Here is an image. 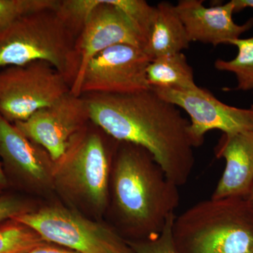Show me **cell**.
Instances as JSON below:
<instances>
[{"instance_id": "6da1fadb", "label": "cell", "mask_w": 253, "mask_h": 253, "mask_svg": "<svg viewBox=\"0 0 253 253\" xmlns=\"http://www.w3.org/2000/svg\"><path fill=\"white\" fill-rule=\"evenodd\" d=\"M89 121L119 142L141 146L152 155L168 179L185 185L192 174L196 147L189 120L151 88L129 94L82 95Z\"/></svg>"}, {"instance_id": "7a4b0ae2", "label": "cell", "mask_w": 253, "mask_h": 253, "mask_svg": "<svg viewBox=\"0 0 253 253\" xmlns=\"http://www.w3.org/2000/svg\"><path fill=\"white\" fill-rule=\"evenodd\" d=\"M113 154L109 206L116 229L127 241L158 235L180 202L179 186L147 150L119 142Z\"/></svg>"}, {"instance_id": "3957f363", "label": "cell", "mask_w": 253, "mask_h": 253, "mask_svg": "<svg viewBox=\"0 0 253 253\" xmlns=\"http://www.w3.org/2000/svg\"><path fill=\"white\" fill-rule=\"evenodd\" d=\"M172 235L181 253H253V202L236 197L200 201L175 216Z\"/></svg>"}, {"instance_id": "277c9868", "label": "cell", "mask_w": 253, "mask_h": 253, "mask_svg": "<svg viewBox=\"0 0 253 253\" xmlns=\"http://www.w3.org/2000/svg\"><path fill=\"white\" fill-rule=\"evenodd\" d=\"M58 8L26 15L0 33V67L45 61L66 78L71 88L79 71V34Z\"/></svg>"}, {"instance_id": "5b68a950", "label": "cell", "mask_w": 253, "mask_h": 253, "mask_svg": "<svg viewBox=\"0 0 253 253\" xmlns=\"http://www.w3.org/2000/svg\"><path fill=\"white\" fill-rule=\"evenodd\" d=\"M113 157L99 133L84 126L55 162L54 189L71 204L102 216L109 206Z\"/></svg>"}, {"instance_id": "8992f818", "label": "cell", "mask_w": 253, "mask_h": 253, "mask_svg": "<svg viewBox=\"0 0 253 253\" xmlns=\"http://www.w3.org/2000/svg\"><path fill=\"white\" fill-rule=\"evenodd\" d=\"M46 242L79 253H133L111 226L64 206H44L15 218Z\"/></svg>"}, {"instance_id": "52a82bcc", "label": "cell", "mask_w": 253, "mask_h": 253, "mask_svg": "<svg viewBox=\"0 0 253 253\" xmlns=\"http://www.w3.org/2000/svg\"><path fill=\"white\" fill-rule=\"evenodd\" d=\"M71 91L66 78L45 61L0 71V115L9 123L23 121Z\"/></svg>"}, {"instance_id": "ba28073f", "label": "cell", "mask_w": 253, "mask_h": 253, "mask_svg": "<svg viewBox=\"0 0 253 253\" xmlns=\"http://www.w3.org/2000/svg\"><path fill=\"white\" fill-rule=\"evenodd\" d=\"M151 61L140 47L126 44L111 46L91 58L71 92L82 96L146 90L150 89L146 68Z\"/></svg>"}, {"instance_id": "9c48e42d", "label": "cell", "mask_w": 253, "mask_h": 253, "mask_svg": "<svg viewBox=\"0 0 253 253\" xmlns=\"http://www.w3.org/2000/svg\"><path fill=\"white\" fill-rule=\"evenodd\" d=\"M151 89L162 99L187 113L196 147L204 144L205 135L212 129L229 135L253 130V107L241 109L229 106L199 86L185 90Z\"/></svg>"}, {"instance_id": "30bf717a", "label": "cell", "mask_w": 253, "mask_h": 253, "mask_svg": "<svg viewBox=\"0 0 253 253\" xmlns=\"http://www.w3.org/2000/svg\"><path fill=\"white\" fill-rule=\"evenodd\" d=\"M88 121L89 111L84 96L70 91L54 104L14 125L26 137L44 148L56 162Z\"/></svg>"}, {"instance_id": "8fae6325", "label": "cell", "mask_w": 253, "mask_h": 253, "mask_svg": "<svg viewBox=\"0 0 253 253\" xmlns=\"http://www.w3.org/2000/svg\"><path fill=\"white\" fill-rule=\"evenodd\" d=\"M0 160L10 187L36 191L54 189L52 158L1 115Z\"/></svg>"}, {"instance_id": "7c38bea8", "label": "cell", "mask_w": 253, "mask_h": 253, "mask_svg": "<svg viewBox=\"0 0 253 253\" xmlns=\"http://www.w3.org/2000/svg\"><path fill=\"white\" fill-rule=\"evenodd\" d=\"M91 1L94 9L76 41L79 71L72 86L79 81L91 58L98 53L117 44H130L141 49L144 45L142 37L113 0Z\"/></svg>"}, {"instance_id": "4fadbf2b", "label": "cell", "mask_w": 253, "mask_h": 253, "mask_svg": "<svg viewBox=\"0 0 253 253\" xmlns=\"http://www.w3.org/2000/svg\"><path fill=\"white\" fill-rule=\"evenodd\" d=\"M174 6L190 42H199L213 46L229 44L253 26V18L242 25L234 22L233 0L211 7L205 6L202 0H180Z\"/></svg>"}, {"instance_id": "5bb4252c", "label": "cell", "mask_w": 253, "mask_h": 253, "mask_svg": "<svg viewBox=\"0 0 253 253\" xmlns=\"http://www.w3.org/2000/svg\"><path fill=\"white\" fill-rule=\"evenodd\" d=\"M214 154L225 167L211 198H246L253 186V130L222 134Z\"/></svg>"}, {"instance_id": "9a60e30c", "label": "cell", "mask_w": 253, "mask_h": 253, "mask_svg": "<svg viewBox=\"0 0 253 253\" xmlns=\"http://www.w3.org/2000/svg\"><path fill=\"white\" fill-rule=\"evenodd\" d=\"M185 28L175 6L161 1L155 6L154 14L143 50L151 59L182 52L190 44Z\"/></svg>"}, {"instance_id": "2e32d148", "label": "cell", "mask_w": 253, "mask_h": 253, "mask_svg": "<svg viewBox=\"0 0 253 253\" xmlns=\"http://www.w3.org/2000/svg\"><path fill=\"white\" fill-rule=\"evenodd\" d=\"M150 88L185 89L197 86L193 68L182 52L166 55L152 60L146 68Z\"/></svg>"}, {"instance_id": "e0dca14e", "label": "cell", "mask_w": 253, "mask_h": 253, "mask_svg": "<svg viewBox=\"0 0 253 253\" xmlns=\"http://www.w3.org/2000/svg\"><path fill=\"white\" fill-rule=\"evenodd\" d=\"M229 44L236 46L237 55L234 59H219L214 62V68L219 71L234 73L237 81V90L253 89V36L249 38H239Z\"/></svg>"}, {"instance_id": "ac0fdd59", "label": "cell", "mask_w": 253, "mask_h": 253, "mask_svg": "<svg viewBox=\"0 0 253 253\" xmlns=\"http://www.w3.org/2000/svg\"><path fill=\"white\" fill-rule=\"evenodd\" d=\"M44 243L33 229L14 219L0 226V253H29Z\"/></svg>"}, {"instance_id": "d6986e66", "label": "cell", "mask_w": 253, "mask_h": 253, "mask_svg": "<svg viewBox=\"0 0 253 253\" xmlns=\"http://www.w3.org/2000/svg\"><path fill=\"white\" fill-rule=\"evenodd\" d=\"M60 0H0V33L26 15L57 9Z\"/></svg>"}, {"instance_id": "ffe728a7", "label": "cell", "mask_w": 253, "mask_h": 253, "mask_svg": "<svg viewBox=\"0 0 253 253\" xmlns=\"http://www.w3.org/2000/svg\"><path fill=\"white\" fill-rule=\"evenodd\" d=\"M176 214L168 219L158 235L140 241H126L133 253H181L173 239L172 224Z\"/></svg>"}, {"instance_id": "44dd1931", "label": "cell", "mask_w": 253, "mask_h": 253, "mask_svg": "<svg viewBox=\"0 0 253 253\" xmlns=\"http://www.w3.org/2000/svg\"><path fill=\"white\" fill-rule=\"evenodd\" d=\"M113 2L130 20L142 37L145 44L155 6H151L144 0H113Z\"/></svg>"}, {"instance_id": "7402d4cb", "label": "cell", "mask_w": 253, "mask_h": 253, "mask_svg": "<svg viewBox=\"0 0 253 253\" xmlns=\"http://www.w3.org/2000/svg\"><path fill=\"white\" fill-rule=\"evenodd\" d=\"M34 210L31 201L15 194L0 195V226Z\"/></svg>"}, {"instance_id": "603a6c76", "label": "cell", "mask_w": 253, "mask_h": 253, "mask_svg": "<svg viewBox=\"0 0 253 253\" xmlns=\"http://www.w3.org/2000/svg\"><path fill=\"white\" fill-rule=\"evenodd\" d=\"M29 253H79L71 250L65 249L56 245L44 243V244L38 246Z\"/></svg>"}, {"instance_id": "cb8c5ba5", "label": "cell", "mask_w": 253, "mask_h": 253, "mask_svg": "<svg viewBox=\"0 0 253 253\" xmlns=\"http://www.w3.org/2000/svg\"><path fill=\"white\" fill-rule=\"evenodd\" d=\"M9 188H10L9 181H8L2 164L0 161V195L4 194L5 191Z\"/></svg>"}, {"instance_id": "d4e9b609", "label": "cell", "mask_w": 253, "mask_h": 253, "mask_svg": "<svg viewBox=\"0 0 253 253\" xmlns=\"http://www.w3.org/2000/svg\"><path fill=\"white\" fill-rule=\"evenodd\" d=\"M235 5V13L242 11L246 8L253 9V0H233Z\"/></svg>"}, {"instance_id": "484cf974", "label": "cell", "mask_w": 253, "mask_h": 253, "mask_svg": "<svg viewBox=\"0 0 253 253\" xmlns=\"http://www.w3.org/2000/svg\"><path fill=\"white\" fill-rule=\"evenodd\" d=\"M247 199H249L250 201H251L252 202H253V186L252 189H251V192H250L249 196H248Z\"/></svg>"}]
</instances>
